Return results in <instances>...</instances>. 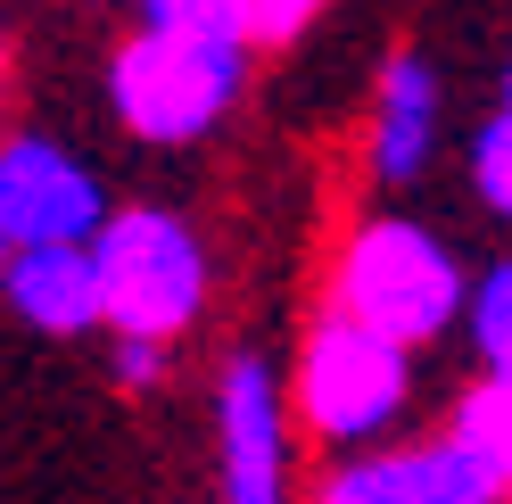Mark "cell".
Returning a JSON list of instances; mask_svg holds the SVG:
<instances>
[{
    "mask_svg": "<svg viewBox=\"0 0 512 504\" xmlns=\"http://www.w3.org/2000/svg\"><path fill=\"white\" fill-rule=\"evenodd\" d=\"M215 471L223 504H290V414L265 356H232L215 381Z\"/></svg>",
    "mask_w": 512,
    "mask_h": 504,
    "instance_id": "5b68a950",
    "label": "cell"
},
{
    "mask_svg": "<svg viewBox=\"0 0 512 504\" xmlns=\"http://www.w3.org/2000/svg\"><path fill=\"white\" fill-rule=\"evenodd\" d=\"M9 257H17V240H9V232H0V281H9Z\"/></svg>",
    "mask_w": 512,
    "mask_h": 504,
    "instance_id": "2e32d148",
    "label": "cell"
},
{
    "mask_svg": "<svg viewBox=\"0 0 512 504\" xmlns=\"http://www.w3.org/2000/svg\"><path fill=\"white\" fill-rule=\"evenodd\" d=\"M504 108H512V67H504Z\"/></svg>",
    "mask_w": 512,
    "mask_h": 504,
    "instance_id": "e0dca14e",
    "label": "cell"
},
{
    "mask_svg": "<svg viewBox=\"0 0 512 504\" xmlns=\"http://www.w3.org/2000/svg\"><path fill=\"white\" fill-rule=\"evenodd\" d=\"M438 67L422 50H397L380 67V91H372V174L380 182H413L438 149Z\"/></svg>",
    "mask_w": 512,
    "mask_h": 504,
    "instance_id": "ba28073f",
    "label": "cell"
},
{
    "mask_svg": "<svg viewBox=\"0 0 512 504\" xmlns=\"http://www.w3.org/2000/svg\"><path fill=\"white\" fill-rule=\"evenodd\" d=\"M323 504H422V488L405 471V447H389V455H347L323 480Z\"/></svg>",
    "mask_w": 512,
    "mask_h": 504,
    "instance_id": "8fae6325",
    "label": "cell"
},
{
    "mask_svg": "<svg viewBox=\"0 0 512 504\" xmlns=\"http://www.w3.org/2000/svg\"><path fill=\"white\" fill-rule=\"evenodd\" d=\"M0 75H9V42H0Z\"/></svg>",
    "mask_w": 512,
    "mask_h": 504,
    "instance_id": "ac0fdd59",
    "label": "cell"
},
{
    "mask_svg": "<svg viewBox=\"0 0 512 504\" xmlns=\"http://www.w3.org/2000/svg\"><path fill=\"white\" fill-rule=\"evenodd\" d=\"M323 9H331V0H248V42H273L281 50V42H298Z\"/></svg>",
    "mask_w": 512,
    "mask_h": 504,
    "instance_id": "5bb4252c",
    "label": "cell"
},
{
    "mask_svg": "<svg viewBox=\"0 0 512 504\" xmlns=\"http://www.w3.org/2000/svg\"><path fill=\"white\" fill-rule=\"evenodd\" d=\"M413 397V348H397L389 331L356 323V314H323L306 331L298 356V414L331 438V447H372L380 430L405 414Z\"/></svg>",
    "mask_w": 512,
    "mask_h": 504,
    "instance_id": "277c9868",
    "label": "cell"
},
{
    "mask_svg": "<svg viewBox=\"0 0 512 504\" xmlns=\"http://www.w3.org/2000/svg\"><path fill=\"white\" fill-rule=\"evenodd\" d=\"M100 290H108V331L116 339H174L207 306V248L190 240L182 215L166 207H116L100 240Z\"/></svg>",
    "mask_w": 512,
    "mask_h": 504,
    "instance_id": "3957f363",
    "label": "cell"
},
{
    "mask_svg": "<svg viewBox=\"0 0 512 504\" xmlns=\"http://www.w3.org/2000/svg\"><path fill=\"white\" fill-rule=\"evenodd\" d=\"M0 298H9L34 331H50V339H83L91 323H108V290H100V257H91V240L17 248Z\"/></svg>",
    "mask_w": 512,
    "mask_h": 504,
    "instance_id": "52a82bcc",
    "label": "cell"
},
{
    "mask_svg": "<svg viewBox=\"0 0 512 504\" xmlns=\"http://www.w3.org/2000/svg\"><path fill=\"white\" fill-rule=\"evenodd\" d=\"M108 215H116V207H108V191H100V174H91L83 157H67L58 141L17 133L9 149H0V232H9L17 248L100 240Z\"/></svg>",
    "mask_w": 512,
    "mask_h": 504,
    "instance_id": "8992f818",
    "label": "cell"
},
{
    "mask_svg": "<svg viewBox=\"0 0 512 504\" xmlns=\"http://www.w3.org/2000/svg\"><path fill=\"white\" fill-rule=\"evenodd\" d=\"M463 331L488 372H512V257L471 273V306H463Z\"/></svg>",
    "mask_w": 512,
    "mask_h": 504,
    "instance_id": "30bf717a",
    "label": "cell"
},
{
    "mask_svg": "<svg viewBox=\"0 0 512 504\" xmlns=\"http://www.w3.org/2000/svg\"><path fill=\"white\" fill-rule=\"evenodd\" d=\"M471 191L512 224V108H496L488 124H479V141H471Z\"/></svg>",
    "mask_w": 512,
    "mask_h": 504,
    "instance_id": "4fadbf2b",
    "label": "cell"
},
{
    "mask_svg": "<svg viewBox=\"0 0 512 504\" xmlns=\"http://www.w3.org/2000/svg\"><path fill=\"white\" fill-rule=\"evenodd\" d=\"M331 306L372 323V331H389L397 348H430V339H446L463 323L471 273L430 224H413V215H372V224H356L347 248H339Z\"/></svg>",
    "mask_w": 512,
    "mask_h": 504,
    "instance_id": "6da1fadb",
    "label": "cell"
},
{
    "mask_svg": "<svg viewBox=\"0 0 512 504\" xmlns=\"http://www.w3.org/2000/svg\"><path fill=\"white\" fill-rule=\"evenodd\" d=\"M166 372V339H116V381L124 389H149Z\"/></svg>",
    "mask_w": 512,
    "mask_h": 504,
    "instance_id": "9a60e30c",
    "label": "cell"
},
{
    "mask_svg": "<svg viewBox=\"0 0 512 504\" xmlns=\"http://www.w3.org/2000/svg\"><path fill=\"white\" fill-rule=\"evenodd\" d=\"M240 83H248V42H207V34H157V25H141L108 58L116 124L133 141H157V149L215 133V116L240 100Z\"/></svg>",
    "mask_w": 512,
    "mask_h": 504,
    "instance_id": "7a4b0ae2",
    "label": "cell"
},
{
    "mask_svg": "<svg viewBox=\"0 0 512 504\" xmlns=\"http://www.w3.org/2000/svg\"><path fill=\"white\" fill-rule=\"evenodd\" d=\"M455 438H471L479 455L496 463V480L512 488V372H479L455 405Z\"/></svg>",
    "mask_w": 512,
    "mask_h": 504,
    "instance_id": "9c48e42d",
    "label": "cell"
},
{
    "mask_svg": "<svg viewBox=\"0 0 512 504\" xmlns=\"http://www.w3.org/2000/svg\"><path fill=\"white\" fill-rule=\"evenodd\" d=\"M141 25H157V34H207V42H248V0H141Z\"/></svg>",
    "mask_w": 512,
    "mask_h": 504,
    "instance_id": "7c38bea8",
    "label": "cell"
}]
</instances>
